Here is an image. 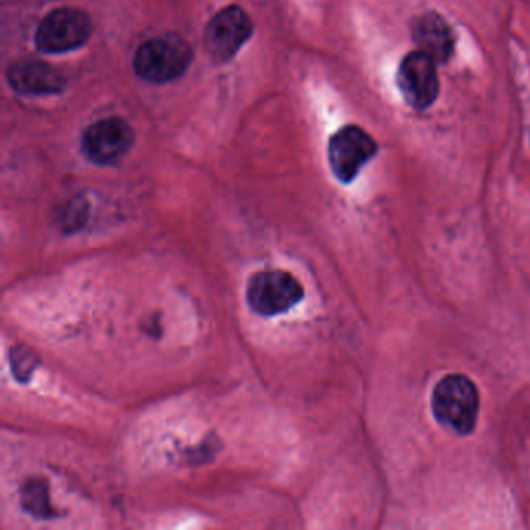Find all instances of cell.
Instances as JSON below:
<instances>
[{
	"instance_id": "cell-1",
	"label": "cell",
	"mask_w": 530,
	"mask_h": 530,
	"mask_svg": "<svg viewBox=\"0 0 530 530\" xmlns=\"http://www.w3.org/2000/svg\"><path fill=\"white\" fill-rule=\"evenodd\" d=\"M479 401L478 388L470 378L451 374L434 386L431 411L443 429L456 436H468L478 423Z\"/></svg>"
},
{
	"instance_id": "cell-2",
	"label": "cell",
	"mask_w": 530,
	"mask_h": 530,
	"mask_svg": "<svg viewBox=\"0 0 530 530\" xmlns=\"http://www.w3.org/2000/svg\"><path fill=\"white\" fill-rule=\"evenodd\" d=\"M193 49L179 35H164L148 39L134 55V72L140 80L165 84L178 80L189 70Z\"/></svg>"
},
{
	"instance_id": "cell-3",
	"label": "cell",
	"mask_w": 530,
	"mask_h": 530,
	"mask_svg": "<svg viewBox=\"0 0 530 530\" xmlns=\"http://www.w3.org/2000/svg\"><path fill=\"white\" fill-rule=\"evenodd\" d=\"M302 283L283 269H266L252 274L246 286L249 308L263 318L290 311L304 299Z\"/></svg>"
},
{
	"instance_id": "cell-4",
	"label": "cell",
	"mask_w": 530,
	"mask_h": 530,
	"mask_svg": "<svg viewBox=\"0 0 530 530\" xmlns=\"http://www.w3.org/2000/svg\"><path fill=\"white\" fill-rule=\"evenodd\" d=\"M91 16L78 8H56L36 28L35 46L41 53L58 55L86 46L92 36Z\"/></svg>"
},
{
	"instance_id": "cell-5",
	"label": "cell",
	"mask_w": 530,
	"mask_h": 530,
	"mask_svg": "<svg viewBox=\"0 0 530 530\" xmlns=\"http://www.w3.org/2000/svg\"><path fill=\"white\" fill-rule=\"evenodd\" d=\"M378 153V143L361 126H342L328 140V165L341 184H352Z\"/></svg>"
},
{
	"instance_id": "cell-6",
	"label": "cell",
	"mask_w": 530,
	"mask_h": 530,
	"mask_svg": "<svg viewBox=\"0 0 530 530\" xmlns=\"http://www.w3.org/2000/svg\"><path fill=\"white\" fill-rule=\"evenodd\" d=\"M254 33L251 16L238 5L218 11L204 32V49L215 64L234 60Z\"/></svg>"
},
{
	"instance_id": "cell-7",
	"label": "cell",
	"mask_w": 530,
	"mask_h": 530,
	"mask_svg": "<svg viewBox=\"0 0 530 530\" xmlns=\"http://www.w3.org/2000/svg\"><path fill=\"white\" fill-rule=\"evenodd\" d=\"M439 64L420 50L408 53L398 64L395 83L401 98L414 111H426L440 94Z\"/></svg>"
},
{
	"instance_id": "cell-8",
	"label": "cell",
	"mask_w": 530,
	"mask_h": 530,
	"mask_svg": "<svg viewBox=\"0 0 530 530\" xmlns=\"http://www.w3.org/2000/svg\"><path fill=\"white\" fill-rule=\"evenodd\" d=\"M136 142L130 123L119 117H108L92 123L84 131L81 151L95 165H116L122 161Z\"/></svg>"
},
{
	"instance_id": "cell-9",
	"label": "cell",
	"mask_w": 530,
	"mask_h": 530,
	"mask_svg": "<svg viewBox=\"0 0 530 530\" xmlns=\"http://www.w3.org/2000/svg\"><path fill=\"white\" fill-rule=\"evenodd\" d=\"M412 41L417 50L431 56L437 64H447L456 49V32L450 22L436 11L415 16L411 24Z\"/></svg>"
},
{
	"instance_id": "cell-10",
	"label": "cell",
	"mask_w": 530,
	"mask_h": 530,
	"mask_svg": "<svg viewBox=\"0 0 530 530\" xmlns=\"http://www.w3.org/2000/svg\"><path fill=\"white\" fill-rule=\"evenodd\" d=\"M7 80L11 89L21 95L60 94L67 86L66 77L61 70L35 60L11 64Z\"/></svg>"
},
{
	"instance_id": "cell-11",
	"label": "cell",
	"mask_w": 530,
	"mask_h": 530,
	"mask_svg": "<svg viewBox=\"0 0 530 530\" xmlns=\"http://www.w3.org/2000/svg\"><path fill=\"white\" fill-rule=\"evenodd\" d=\"M19 501H21L22 509L36 520H55L61 515L52 506L49 482L46 479L36 478V476L25 479L19 490Z\"/></svg>"
},
{
	"instance_id": "cell-12",
	"label": "cell",
	"mask_w": 530,
	"mask_h": 530,
	"mask_svg": "<svg viewBox=\"0 0 530 530\" xmlns=\"http://www.w3.org/2000/svg\"><path fill=\"white\" fill-rule=\"evenodd\" d=\"M39 358L27 346H14L10 350L11 375L18 383H28L38 369Z\"/></svg>"
},
{
	"instance_id": "cell-13",
	"label": "cell",
	"mask_w": 530,
	"mask_h": 530,
	"mask_svg": "<svg viewBox=\"0 0 530 530\" xmlns=\"http://www.w3.org/2000/svg\"><path fill=\"white\" fill-rule=\"evenodd\" d=\"M86 213H88V204L81 201V199H74L66 207L64 217H61L64 231H78L86 223Z\"/></svg>"
}]
</instances>
